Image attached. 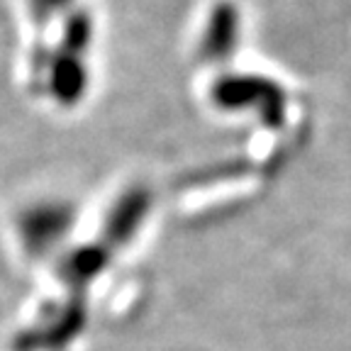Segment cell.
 I'll return each instance as SVG.
<instances>
[{"mask_svg":"<svg viewBox=\"0 0 351 351\" xmlns=\"http://www.w3.org/2000/svg\"><path fill=\"white\" fill-rule=\"evenodd\" d=\"M88 83V73L83 69V64L73 56H64L56 64V73H54V86H56V95H59L64 103H76L81 100L83 90H86Z\"/></svg>","mask_w":351,"mask_h":351,"instance_id":"cell-4","label":"cell"},{"mask_svg":"<svg viewBox=\"0 0 351 351\" xmlns=\"http://www.w3.org/2000/svg\"><path fill=\"white\" fill-rule=\"evenodd\" d=\"M210 98L222 110H256L263 125L280 127L285 120V93L276 81L252 73H227L210 88Z\"/></svg>","mask_w":351,"mask_h":351,"instance_id":"cell-1","label":"cell"},{"mask_svg":"<svg viewBox=\"0 0 351 351\" xmlns=\"http://www.w3.org/2000/svg\"><path fill=\"white\" fill-rule=\"evenodd\" d=\"M241 15L239 8L230 0L215 3L208 15L200 42V56L210 64H225L239 47Z\"/></svg>","mask_w":351,"mask_h":351,"instance_id":"cell-2","label":"cell"},{"mask_svg":"<svg viewBox=\"0 0 351 351\" xmlns=\"http://www.w3.org/2000/svg\"><path fill=\"white\" fill-rule=\"evenodd\" d=\"M108 249L105 247H88L83 252H78L71 261V276L78 280H88L93 278L95 274L105 269V263H108Z\"/></svg>","mask_w":351,"mask_h":351,"instance_id":"cell-5","label":"cell"},{"mask_svg":"<svg viewBox=\"0 0 351 351\" xmlns=\"http://www.w3.org/2000/svg\"><path fill=\"white\" fill-rule=\"evenodd\" d=\"M149 210H152V191L147 186H132L130 191L122 193L105 222V237L110 244L115 247L127 244L144 225Z\"/></svg>","mask_w":351,"mask_h":351,"instance_id":"cell-3","label":"cell"}]
</instances>
